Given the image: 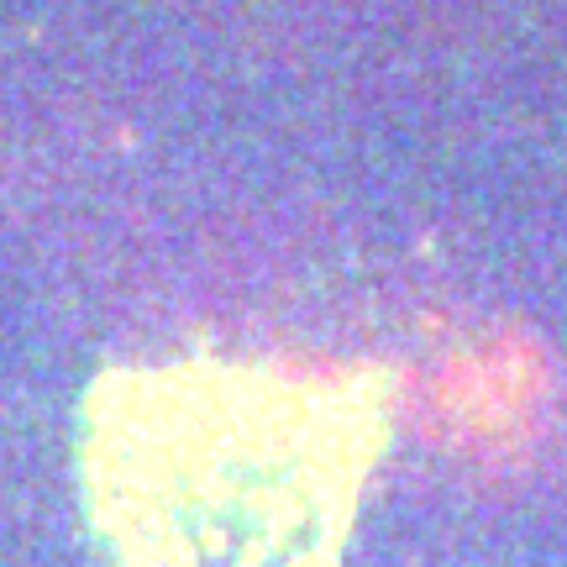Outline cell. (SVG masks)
Listing matches in <instances>:
<instances>
[{
    "label": "cell",
    "instance_id": "cell-1",
    "mask_svg": "<svg viewBox=\"0 0 567 567\" xmlns=\"http://www.w3.org/2000/svg\"><path fill=\"white\" fill-rule=\"evenodd\" d=\"M379 442L368 379L252 363L116 379L90 431L105 567H342Z\"/></svg>",
    "mask_w": 567,
    "mask_h": 567
}]
</instances>
